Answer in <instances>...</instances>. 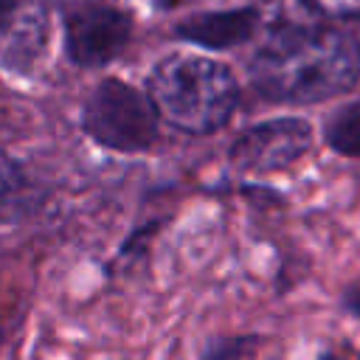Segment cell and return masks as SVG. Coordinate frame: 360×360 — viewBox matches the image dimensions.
<instances>
[{
  "instance_id": "cell-1",
  "label": "cell",
  "mask_w": 360,
  "mask_h": 360,
  "mask_svg": "<svg viewBox=\"0 0 360 360\" xmlns=\"http://www.w3.org/2000/svg\"><path fill=\"white\" fill-rule=\"evenodd\" d=\"M360 76V48L352 37L315 28L281 25L250 59L256 90L273 101L312 104L349 90Z\"/></svg>"
},
{
  "instance_id": "cell-2",
  "label": "cell",
  "mask_w": 360,
  "mask_h": 360,
  "mask_svg": "<svg viewBox=\"0 0 360 360\" xmlns=\"http://www.w3.org/2000/svg\"><path fill=\"white\" fill-rule=\"evenodd\" d=\"M155 110L183 132H214L236 107L233 73L205 56L174 53L163 59L149 79Z\"/></svg>"
},
{
  "instance_id": "cell-3",
  "label": "cell",
  "mask_w": 360,
  "mask_h": 360,
  "mask_svg": "<svg viewBox=\"0 0 360 360\" xmlns=\"http://www.w3.org/2000/svg\"><path fill=\"white\" fill-rule=\"evenodd\" d=\"M84 132L115 152H141L158 135L152 98L118 79L101 82L84 107Z\"/></svg>"
},
{
  "instance_id": "cell-4",
  "label": "cell",
  "mask_w": 360,
  "mask_h": 360,
  "mask_svg": "<svg viewBox=\"0 0 360 360\" xmlns=\"http://www.w3.org/2000/svg\"><path fill=\"white\" fill-rule=\"evenodd\" d=\"M129 17L110 6H76L65 14L68 56L84 68L112 62L129 42Z\"/></svg>"
},
{
  "instance_id": "cell-5",
  "label": "cell",
  "mask_w": 360,
  "mask_h": 360,
  "mask_svg": "<svg viewBox=\"0 0 360 360\" xmlns=\"http://www.w3.org/2000/svg\"><path fill=\"white\" fill-rule=\"evenodd\" d=\"M309 124L301 118H276L250 127L231 146V163L239 172H278L295 163L309 146Z\"/></svg>"
},
{
  "instance_id": "cell-6",
  "label": "cell",
  "mask_w": 360,
  "mask_h": 360,
  "mask_svg": "<svg viewBox=\"0 0 360 360\" xmlns=\"http://www.w3.org/2000/svg\"><path fill=\"white\" fill-rule=\"evenodd\" d=\"M259 22V14L253 8H233V11H217V14H200L177 25V34L194 45L222 51L233 48L253 37Z\"/></svg>"
},
{
  "instance_id": "cell-7",
  "label": "cell",
  "mask_w": 360,
  "mask_h": 360,
  "mask_svg": "<svg viewBox=\"0 0 360 360\" xmlns=\"http://www.w3.org/2000/svg\"><path fill=\"white\" fill-rule=\"evenodd\" d=\"M37 200L39 194L20 163L0 155V225L28 217L37 208Z\"/></svg>"
},
{
  "instance_id": "cell-8",
  "label": "cell",
  "mask_w": 360,
  "mask_h": 360,
  "mask_svg": "<svg viewBox=\"0 0 360 360\" xmlns=\"http://www.w3.org/2000/svg\"><path fill=\"white\" fill-rule=\"evenodd\" d=\"M45 42H48V22H45V14L37 8L17 22V28L6 45V53H3L6 68L17 70V73L31 70V65L39 59Z\"/></svg>"
},
{
  "instance_id": "cell-9",
  "label": "cell",
  "mask_w": 360,
  "mask_h": 360,
  "mask_svg": "<svg viewBox=\"0 0 360 360\" xmlns=\"http://www.w3.org/2000/svg\"><path fill=\"white\" fill-rule=\"evenodd\" d=\"M326 143L340 155L360 158V104H349L329 118Z\"/></svg>"
},
{
  "instance_id": "cell-10",
  "label": "cell",
  "mask_w": 360,
  "mask_h": 360,
  "mask_svg": "<svg viewBox=\"0 0 360 360\" xmlns=\"http://www.w3.org/2000/svg\"><path fill=\"white\" fill-rule=\"evenodd\" d=\"M253 338H219L208 343L202 360H250L253 357Z\"/></svg>"
},
{
  "instance_id": "cell-11",
  "label": "cell",
  "mask_w": 360,
  "mask_h": 360,
  "mask_svg": "<svg viewBox=\"0 0 360 360\" xmlns=\"http://www.w3.org/2000/svg\"><path fill=\"white\" fill-rule=\"evenodd\" d=\"M326 14H360V0H307Z\"/></svg>"
},
{
  "instance_id": "cell-12",
  "label": "cell",
  "mask_w": 360,
  "mask_h": 360,
  "mask_svg": "<svg viewBox=\"0 0 360 360\" xmlns=\"http://www.w3.org/2000/svg\"><path fill=\"white\" fill-rule=\"evenodd\" d=\"M17 3H20V0H0V28L8 25V20H11L14 11H17Z\"/></svg>"
},
{
  "instance_id": "cell-13",
  "label": "cell",
  "mask_w": 360,
  "mask_h": 360,
  "mask_svg": "<svg viewBox=\"0 0 360 360\" xmlns=\"http://www.w3.org/2000/svg\"><path fill=\"white\" fill-rule=\"evenodd\" d=\"M346 307H349L354 315H360V284L346 295Z\"/></svg>"
},
{
  "instance_id": "cell-14",
  "label": "cell",
  "mask_w": 360,
  "mask_h": 360,
  "mask_svg": "<svg viewBox=\"0 0 360 360\" xmlns=\"http://www.w3.org/2000/svg\"><path fill=\"white\" fill-rule=\"evenodd\" d=\"M357 17H360V14H357Z\"/></svg>"
}]
</instances>
